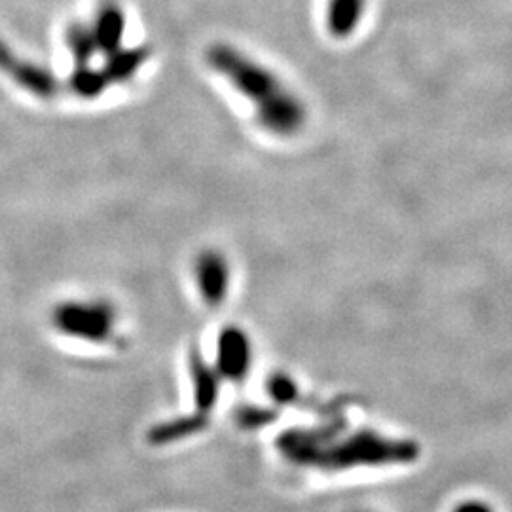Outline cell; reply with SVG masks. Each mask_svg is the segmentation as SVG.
Returning a JSON list of instances; mask_svg holds the SVG:
<instances>
[{
  "label": "cell",
  "mask_w": 512,
  "mask_h": 512,
  "mask_svg": "<svg viewBox=\"0 0 512 512\" xmlns=\"http://www.w3.org/2000/svg\"><path fill=\"white\" fill-rule=\"evenodd\" d=\"M209 67L226 78V82L255 105V114H262L291 92L268 67L230 44H215L207 50Z\"/></svg>",
  "instance_id": "cell-1"
},
{
  "label": "cell",
  "mask_w": 512,
  "mask_h": 512,
  "mask_svg": "<svg viewBox=\"0 0 512 512\" xmlns=\"http://www.w3.org/2000/svg\"><path fill=\"white\" fill-rule=\"evenodd\" d=\"M118 315L107 300H67L52 311V325L67 338L103 344L116 330Z\"/></svg>",
  "instance_id": "cell-2"
},
{
  "label": "cell",
  "mask_w": 512,
  "mask_h": 512,
  "mask_svg": "<svg viewBox=\"0 0 512 512\" xmlns=\"http://www.w3.org/2000/svg\"><path fill=\"white\" fill-rule=\"evenodd\" d=\"M194 279L205 306L220 308L226 302L232 285L228 258L215 249H205L194 262Z\"/></svg>",
  "instance_id": "cell-3"
},
{
  "label": "cell",
  "mask_w": 512,
  "mask_h": 512,
  "mask_svg": "<svg viewBox=\"0 0 512 512\" xmlns=\"http://www.w3.org/2000/svg\"><path fill=\"white\" fill-rule=\"evenodd\" d=\"M253 365V346L247 332L239 327H224L217 338L215 368L222 378L241 382Z\"/></svg>",
  "instance_id": "cell-4"
},
{
  "label": "cell",
  "mask_w": 512,
  "mask_h": 512,
  "mask_svg": "<svg viewBox=\"0 0 512 512\" xmlns=\"http://www.w3.org/2000/svg\"><path fill=\"white\" fill-rule=\"evenodd\" d=\"M0 71L10 76L19 88L37 95L40 99H52L59 88V82L52 71L21 59L2 40H0Z\"/></svg>",
  "instance_id": "cell-5"
},
{
  "label": "cell",
  "mask_w": 512,
  "mask_h": 512,
  "mask_svg": "<svg viewBox=\"0 0 512 512\" xmlns=\"http://www.w3.org/2000/svg\"><path fill=\"white\" fill-rule=\"evenodd\" d=\"M92 31L97 42V50L105 55L114 54L116 50L122 48V38L126 33L124 12L114 4L103 6L93 23Z\"/></svg>",
  "instance_id": "cell-6"
},
{
  "label": "cell",
  "mask_w": 512,
  "mask_h": 512,
  "mask_svg": "<svg viewBox=\"0 0 512 512\" xmlns=\"http://www.w3.org/2000/svg\"><path fill=\"white\" fill-rule=\"evenodd\" d=\"M188 368L192 376V387H194V399L202 410H209L217 403L219 397V378L217 368L207 365L203 361L200 351H192L188 359Z\"/></svg>",
  "instance_id": "cell-7"
},
{
  "label": "cell",
  "mask_w": 512,
  "mask_h": 512,
  "mask_svg": "<svg viewBox=\"0 0 512 512\" xmlns=\"http://www.w3.org/2000/svg\"><path fill=\"white\" fill-rule=\"evenodd\" d=\"M365 8L366 0H329L327 27L330 35L348 38L359 27Z\"/></svg>",
  "instance_id": "cell-8"
},
{
  "label": "cell",
  "mask_w": 512,
  "mask_h": 512,
  "mask_svg": "<svg viewBox=\"0 0 512 512\" xmlns=\"http://www.w3.org/2000/svg\"><path fill=\"white\" fill-rule=\"evenodd\" d=\"M150 50L145 46L139 48H120L114 54L107 55V65L103 71L107 74L110 84H122L128 82L139 69L147 63Z\"/></svg>",
  "instance_id": "cell-9"
},
{
  "label": "cell",
  "mask_w": 512,
  "mask_h": 512,
  "mask_svg": "<svg viewBox=\"0 0 512 512\" xmlns=\"http://www.w3.org/2000/svg\"><path fill=\"white\" fill-rule=\"evenodd\" d=\"M110 80L103 69H93L90 65L74 67L71 74V90L82 99H97L107 92Z\"/></svg>",
  "instance_id": "cell-10"
},
{
  "label": "cell",
  "mask_w": 512,
  "mask_h": 512,
  "mask_svg": "<svg viewBox=\"0 0 512 512\" xmlns=\"http://www.w3.org/2000/svg\"><path fill=\"white\" fill-rule=\"evenodd\" d=\"M67 48L73 55L74 65H90L93 55L97 54V42L93 37L92 27H86L82 23H74L65 33Z\"/></svg>",
  "instance_id": "cell-11"
},
{
  "label": "cell",
  "mask_w": 512,
  "mask_h": 512,
  "mask_svg": "<svg viewBox=\"0 0 512 512\" xmlns=\"http://www.w3.org/2000/svg\"><path fill=\"white\" fill-rule=\"evenodd\" d=\"M268 389L272 391L277 401H291V397L294 395V385L287 376L283 374H277L270 382H268Z\"/></svg>",
  "instance_id": "cell-12"
},
{
  "label": "cell",
  "mask_w": 512,
  "mask_h": 512,
  "mask_svg": "<svg viewBox=\"0 0 512 512\" xmlns=\"http://www.w3.org/2000/svg\"><path fill=\"white\" fill-rule=\"evenodd\" d=\"M452 512H497L488 501L482 499H465L459 501Z\"/></svg>",
  "instance_id": "cell-13"
}]
</instances>
